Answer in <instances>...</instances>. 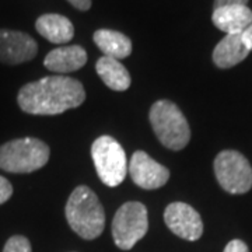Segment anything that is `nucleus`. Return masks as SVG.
I'll list each match as a JSON object with an SVG mask.
<instances>
[{"mask_svg": "<svg viewBox=\"0 0 252 252\" xmlns=\"http://www.w3.org/2000/svg\"><path fill=\"white\" fill-rule=\"evenodd\" d=\"M13 195V185L10 184L9 180L0 175V205L6 203Z\"/></svg>", "mask_w": 252, "mask_h": 252, "instance_id": "nucleus-18", "label": "nucleus"}, {"mask_svg": "<svg viewBox=\"0 0 252 252\" xmlns=\"http://www.w3.org/2000/svg\"><path fill=\"white\" fill-rule=\"evenodd\" d=\"M86 91L80 81L66 76H46L23 86L17 95L18 107L31 115H59L80 107Z\"/></svg>", "mask_w": 252, "mask_h": 252, "instance_id": "nucleus-1", "label": "nucleus"}, {"mask_svg": "<svg viewBox=\"0 0 252 252\" xmlns=\"http://www.w3.org/2000/svg\"><path fill=\"white\" fill-rule=\"evenodd\" d=\"M36 31L52 44H67L74 36L72 21L61 14H44L36 20Z\"/></svg>", "mask_w": 252, "mask_h": 252, "instance_id": "nucleus-13", "label": "nucleus"}, {"mask_svg": "<svg viewBox=\"0 0 252 252\" xmlns=\"http://www.w3.org/2000/svg\"><path fill=\"white\" fill-rule=\"evenodd\" d=\"M66 220L73 231L84 240H95L105 227V212L95 192L80 185L73 190L64 207Z\"/></svg>", "mask_w": 252, "mask_h": 252, "instance_id": "nucleus-2", "label": "nucleus"}, {"mask_svg": "<svg viewBox=\"0 0 252 252\" xmlns=\"http://www.w3.org/2000/svg\"><path fill=\"white\" fill-rule=\"evenodd\" d=\"M250 51L244 45L241 34H227L213 51V62L220 69H228L241 63Z\"/></svg>", "mask_w": 252, "mask_h": 252, "instance_id": "nucleus-14", "label": "nucleus"}, {"mask_svg": "<svg viewBox=\"0 0 252 252\" xmlns=\"http://www.w3.org/2000/svg\"><path fill=\"white\" fill-rule=\"evenodd\" d=\"M149 230L147 209L140 202H126L112 220V237L118 248L129 251Z\"/></svg>", "mask_w": 252, "mask_h": 252, "instance_id": "nucleus-6", "label": "nucleus"}, {"mask_svg": "<svg viewBox=\"0 0 252 252\" xmlns=\"http://www.w3.org/2000/svg\"><path fill=\"white\" fill-rule=\"evenodd\" d=\"M3 252H31V244L24 235H13L7 240Z\"/></svg>", "mask_w": 252, "mask_h": 252, "instance_id": "nucleus-17", "label": "nucleus"}, {"mask_svg": "<svg viewBox=\"0 0 252 252\" xmlns=\"http://www.w3.org/2000/svg\"><path fill=\"white\" fill-rule=\"evenodd\" d=\"M248 0H215V9L223 7V6H231V4H241L247 6Z\"/></svg>", "mask_w": 252, "mask_h": 252, "instance_id": "nucleus-21", "label": "nucleus"}, {"mask_svg": "<svg viewBox=\"0 0 252 252\" xmlns=\"http://www.w3.org/2000/svg\"><path fill=\"white\" fill-rule=\"evenodd\" d=\"M150 124L160 143L174 152L182 150L190 140V129L177 104L160 99L150 108Z\"/></svg>", "mask_w": 252, "mask_h": 252, "instance_id": "nucleus-3", "label": "nucleus"}, {"mask_svg": "<svg viewBox=\"0 0 252 252\" xmlns=\"http://www.w3.org/2000/svg\"><path fill=\"white\" fill-rule=\"evenodd\" d=\"M212 21L225 34H241L252 23V10L241 4L217 7L213 10Z\"/></svg>", "mask_w": 252, "mask_h": 252, "instance_id": "nucleus-12", "label": "nucleus"}, {"mask_svg": "<svg viewBox=\"0 0 252 252\" xmlns=\"http://www.w3.org/2000/svg\"><path fill=\"white\" fill-rule=\"evenodd\" d=\"M73 7L81 11H87L91 7V0H67Z\"/></svg>", "mask_w": 252, "mask_h": 252, "instance_id": "nucleus-22", "label": "nucleus"}, {"mask_svg": "<svg viewBox=\"0 0 252 252\" xmlns=\"http://www.w3.org/2000/svg\"><path fill=\"white\" fill-rule=\"evenodd\" d=\"M87 63V52L80 45L61 46L52 49L44 59V66L55 73H72Z\"/></svg>", "mask_w": 252, "mask_h": 252, "instance_id": "nucleus-11", "label": "nucleus"}, {"mask_svg": "<svg viewBox=\"0 0 252 252\" xmlns=\"http://www.w3.org/2000/svg\"><path fill=\"white\" fill-rule=\"evenodd\" d=\"M215 174L220 187L228 193L241 195L252 188L251 164L235 150H224L217 154Z\"/></svg>", "mask_w": 252, "mask_h": 252, "instance_id": "nucleus-7", "label": "nucleus"}, {"mask_svg": "<svg viewBox=\"0 0 252 252\" xmlns=\"http://www.w3.org/2000/svg\"><path fill=\"white\" fill-rule=\"evenodd\" d=\"M51 156L48 144L36 137L14 139L0 146V170L30 174L45 165Z\"/></svg>", "mask_w": 252, "mask_h": 252, "instance_id": "nucleus-4", "label": "nucleus"}, {"mask_svg": "<svg viewBox=\"0 0 252 252\" xmlns=\"http://www.w3.org/2000/svg\"><path fill=\"white\" fill-rule=\"evenodd\" d=\"M241 39H243L244 45L247 46V49L251 52L252 51V23L248 27L241 32Z\"/></svg>", "mask_w": 252, "mask_h": 252, "instance_id": "nucleus-20", "label": "nucleus"}, {"mask_svg": "<svg viewBox=\"0 0 252 252\" xmlns=\"http://www.w3.org/2000/svg\"><path fill=\"white\" fill-rule=\"evenodd\" d=\"M93 39L99 48V51L108 58L119 61L132 54V41L119 31L98 30L94 32Z\"/></svg>", "mask_w": 252, "mask_h": 252, "instance_id": "nucleus-15", "label": "nucleus"}, {"mask_svg": "<svg viewBox=\"0 0 252 252\" xmlns=\"http://www.w3.org/2000/svg\"><path fill=\"white\" fill-rule=\"evenodd\" d=\"M224 252H250L247 244L241 240H233L225 245Z\"/></svg>", "mask_w": 252, "mask_h": 252, "instance_id": "nucleus-19", "label": "nucleus"}, {"mask_svg": "<svg viewBox=\"0 0 252 252\" xmlns=\"http://www.w3.org/2000/svg\"><path fill=\"white\" fill-rule=\"evenodd\" d=\"M95 70L104 84L114 91H125L130 87V74L118 59L102 56L95 64Z\"/></svg>", "mask_w": 252, "mask_h": 252, "instance_id": "nucleus-16", "label": "nucleus"}, {"mask_svg": "<svg viewBox=\"0 0 252 252\" xmlns=\"http://www.w3.org/2000/svg\"><path fill=\"white\" fill-rule=\"evenodd\" d=\"M129 174L137 187L147 190L161 188L170 180L168 168L142 150L135 152L132 156L129 162Z\"/></svg>", "mask_w": 252, "mask_h": 252, "instance_id": "nucleus-9", "label": "nucleus"}, {"mask_svg": "<svg viewBox=\"0 0 252 252\" xmlns=\"http://www.w3.org/2000/svg\"><path fill=\"white\" fill-rule=\"evenodd\" d=\"M91 157L99 180L107 187L121 185L127 174V160L124 147L112 136H99L91 146Z\"/></svg>", "mask_w": 252, "mask_h": 252, "instance_id": "nucleus-5", "label": "nucleus"}, {"mask_svg": "<svg viewBox=\"0 0 252 252\" xmlns=\"http://www.w3.org/2000/svg\"><path fill=\"white\" fill-rule=\"evenodd\" d=\"M38 54V44L31 35L21 31L0 30V62L20 64L32 61Z\"/></svg>", "mask_w": 252, "mask_h": 252, "instance_id": "nucleus-10", "label": "nucleus"}, {"mask_svg": "<svg viewBox=\"0 0 252 252\" xmlns=\"http://www.w3.org/2000/svg\"><path fill=\"white\" fill-rule=\"evenodd\" d=\"M164 221L174 234L187 241H196L203 234L200 215L184 202L170 203L164 212Z\"/></svg>", "mask_w": 252, "mask_h": 252, "instance_id": "nucleus-8", "label": "nucleus"}]
</instances>
